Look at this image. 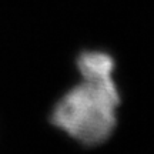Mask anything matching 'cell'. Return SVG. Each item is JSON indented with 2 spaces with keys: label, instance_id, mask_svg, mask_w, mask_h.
<instances>
[{
  "label": "cell",
  "instance_id": "1",
  "mask_svg": "<svg viewBox=\"0 0 154 154\" xmlns=\"http://www.w3.org/2000/svg\"><path fill=\"white\" fill-rule=\"evenodd\" d=\"M77 80L50 107L47 121L74 144L103 147L119 126L121 93L116 80L114 56L104 49H82L74 57Z\"/></svg>",
  "mask_w": 154,
  "mask_h": 154
}]
</instances>
